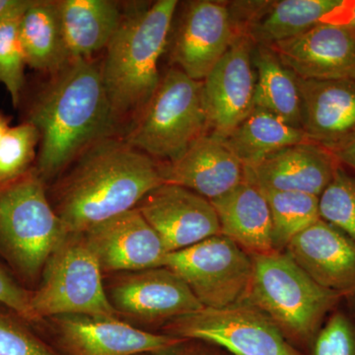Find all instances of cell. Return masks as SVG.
Listing matches in <instances>:
<instances>
[{"instance_id":"1","label":"cell","mask_w":355,"mask_h":355,"mask_svg":"<svg viewBox=\"0 0 355 355\" xmlns=\"http://www.w3.org/2000/svg\"><path fill=\"white\" fill-rule=\"evenodd\" d=\"M28 121L40 132L41 149L35 169L46 183L118 130L101 67L91 60H71L51 76L33 104Z\"/></svg>"},{"instance_id":"2","label":"cell","mask_w":355,"mask_h":355,"mask_svg":"<svg viewBox=\"0 0 355 355\" xmlns=\"http://www.w3.org/2000/svg\"><path fill=\"white\" fill-rule=\"evenodd\" d=\"M74 162L55 189L53 207L69 233L83 234L135 209L165 184L161 164L118 137L97 142Z\"/></svg>"},{"instance_id":"3","label":"cell","mask_w":355,"mask_h":355,"mask_svg":"<svg viewBox=\"0 0 355 355\" xmlns=\"http://www.w3.org/2000/svg\"><path fill=\"white\" fill-rule=\"evenodd\" d=\"M177 6V0H158L123 14L101 67L116 128L125 121L132 125L157 90L158 62Z\"/></svg>"},{"instance_id":"4","label":"cell","mask_w":355,"mask_h":355,"mask_svg":"<svg viewBox=\"0 0 355 355\" xmlns=\"http://www.w3.org/2000/svg\"><path fill=\"white\" fill-rule=\"evenodd\" d=\"M251 257L253 275L245 302L265 313L306 354L343 295L318 284L284 251Z\"/></svg>"},{"instance_id":"5","label":"cell","mask_w":355,"mask_h":355,"mask_svg":"<svg viewBox=\"0 0 355 355\" xmlns=\"http://www.w3.org/2000/svg\"><path fill=\"white\" fill-rule=\"evenodd\" d=\"M69 232L46 197L36 169L0 186V257L30 291Z\"/></svg>"},{"instance_id":"6","label":"cell","mask_w":355,"mask_h":355,"mask_svg":"<svg viewBox=\"0 0 355 355\" xmlns=\"http://www.w3.org/2000/svg\"><path fill=\"white\" fill-rule=\"evenodd\" d=\"M209 130L202 81L173 67L123 140L150 157L172 162Z\"/></svg>"},{"instance_id":"7","label":"cell","mask_w":355,"mask_h":355,"mask_svg":"<svg viewBox=\"0 0 355 355\" xmlns=\"http://www.w3.org/2000/svg\"><path fill=\"white\" fill-rule=\"evenodd\" d=\"M103 275L85 236L69 233L46 261L38 286L32 291L36 326L64 315L120 318L110 302Z\"/></svg>"},{"instance_id":"8","label":"cell","mask_w":355,"mask_h":355,"mask_svg":"<svg viewBox=\"0 0 355 355\" xmlns=\"http://www.w3.org/2000/svg\"><path fill=\"white\" fill-rule=\"evenodd\" d=\"M159 333L209 343L228 355H306L258 308L241 303L177 318Z\"/></svg>"},{"instance_id":"9","label":"cell","mask_w":355,"mask_h":355,"mask_svg":"<svg viewBox=\"0 0 355 355\" xmlns=\"http://www.w3.org/2000/svg\"><path fill=\"white\" fill-rule=\"evenodd\" d=\"M162 268L176 273L211 309L245 303L253 275L252 257L221 234L168 253Z\"/></svg>"},{"instance_id":"10","label":"cell","mask_w":355,"mask_h":355,"mask_svg":"<svg viewBox=\"0 0 355 355\" xmlns=\"http://www.w3.org/2000/svg\"><path fill=\"white\" fill-rule=\"evenodd\" d=\"M34 329L58 355L159 354L186 340L142 330L120 318L64 315L44 320Z\"/></svg>"},{"instance_id":"11","label":"cell","mask_w":355,"mask_h":355,"mask_svg":"<svg viewBox=\"0 0 355 355\" xmlns=\"http://www.w3.org/2000/svg\"><path fill=\"white\" fill-rule=\"evenodd\" d=\"M104 284L119 317L142 330L160 331L203 308L186 282L166 268L111 273Z\"/></svg>"},{"instance_id":"12","label":"cell","mask_w":355,"mask_h":355,"mask_svg":"<svg viewBox=\"0 0 355 355\" xmlns=\"http://www.w3.org/2000/svg\"><path fill=\"white\" fill-rule=\"evenodd\" d=\"M254 44L248 35L238 36L202 81L210 130L224 139L254 109Z\"/></svg>"},{"instance_id":"13","label":"cell","mask_w":355,"mask_h":355,"mask_svg":"<svg viewBox=\"0 0 355 355\" xmlns=\"http://www.w3.org/2000/svg\"><path fill=\"white\" fill-rule=\"evenodd\" d=\"M137 209L157 233L168 253L220 235V224L211 202L179 184H161L146 196Z\"/></svg>"},{"instance_id":"14","label":"cell","mask_w":355,"mask_h":355,"mask_svg":"<svg viewBox=\"0 0 355 355\" xmlns=\"http://www.w3.org/2000/svg\"><path fill=\"white\" fill-rule=\"evenodd\" d=\"M240 35L228 3L191 1L177 31L172 62L190 78L203 81Z\"/></svg>"},{"instance_id":"15","label":"cell","mask_w":355,"mask_h":355,"mask_svg":"<svg viewBox=\"0 0 355 355\" xmlns=\"http://www.w3.org/2000/svg\"><path fill=\"white\" fill-rule=\"evenodd\" d=\"M268 48L299 78L355 81V34L338 23L324 21Z\"/></svg>"},{"instance_id":"16","label":"cell","mask_w":355,"mask_h":355,"mask_svg":"<svg viewBox=\"0 0 355 355\" xmlns=\"http://www.w3.org/2000/svg\"><path fill=\"white\" fill-rule=\"evenodd\" d=\"M103 273L162 268L168 252L137 207L98 224L85 233Z\"/></svg>"},{"instance_id":"17","label":"cell","mask_w":355,"mask_h":355,"mask_svg":"<svg viewBox=\"0 0 355 355\" xmlns=\"http://www.w3.org/2000/svg\"><path fill=\"white\" fill-rule=\"evenodd\" d=\"M284 252L318 284L355 299V241L340 229L319 219Z\"/></svg>"},{"instance_id":"18","label":"cell","mask_w":355,"mask_h":355,"mask_svg":"<svg viewBox=\"0 0 355 355\" xmlns=\"http://www.w3.org/2000/svg\"><path fill=\"white\" fill-rule=\"evenodd\" d=\"M165 183L179 184L212 200L244 179V166L224 137L210 132L196 140L172 162L161 164Z\"/></svg>"},{"instance_id":"19","label":"cell","mask_w":355,"mask_h":355,"mask_svg":"<svg viewBox=\"0 0 355 355\" xmlns=\"http://www.w3.org/2000/svg\"><path fill=\"white\" fill-rule=\"evenodd\" d=\"M329 149L307 141L282 149L259 164L244 167V179L261 190L320 196L340 166Z\"/></svg>"},{"instance_id":"20","label":"cell","mask_w":355,"mask_h":355,"mask_svg":"<svg viewBox=\"0 0 355 355\" xmlns=\"http://www.w3.org/2000/svg\"><path fill=\"white\" fill-rule=\"evenodd\" d=\"M302 130L324 148L340 146L355 135V81L299 78Z\"/></svg>"},{"instance_id":"21","label":"cell","mask_w":355,"mask_h":355,"mask_svg":"<svg viewBox=\"0 0 355 355\" xmlns=\"http://www.w3.org/2000/svg\"><path fill=\"white\" fill-rule=\"evenodd\" d=\"M210 202L218 216L221 235L250 256L275 251L272 214L260 189L244 181Z\"/></svg>"},{"instance_id":"22","label":"cell","mask_w":355,"mask_h":355,"mask_svg":"<svg viewBox=\"0 0 355 355\" xmlns=\"http://www.w3.org/2000/svg\"><path fill=\"white\" fill-rule=\"evenodd\" d=\"M58 4L71 60H90L106 49L123 18L118 4L110 0H62Z\"/></svg>"},{"instance_id":"23","label":"cell","mask_w":355,"mask_h":355,"mask_svg":"<svg viewBox=\"0 0 355 355\" xmlns=\"http://www.w3.org/2000/svg\"><path fill=\"white\" fill-rule=\"evenodd\" d=\"M19 36L26 64L32 69L53 76L71 62L58 1L33 0L21 16Z\"/></svg>"},{"instance_id":"24","label":"cell","mask_w":355,"mask_h":355,"mask_svg":"<svg viewBox=\"0 0 355 355\" xmlns=\"http://www.w3.org/2000/svg\"><path fill=\"white\" fill-rule=\"evenodd\" d=\"M254 108L277 116L292 127L302 130V97L299 77L280 62L272 49L256 44Z\"/></svg>"},{"instance_id":"25","label":"cell","mask_w":355,"mask_h":355,"mask_svg":"<svg viewBox=\"0 0 355 355\" xmlns=\"http://www.w3.org/2000/svg\"><path fill=\"white\" fill-rule=\"evenodd\" d=\"M345 0H282L270 1L265 14L248 32L254 44L272 46L304 34L327 21Z\"/></svg>"},{"instance_id":"26","label":"cell","mask_w":355,"mask_h":355,"mask_svg":"<svg viewBox=\"0 0 355 355\" xmlns=\"http://www.w3.org/2000/svg\"><path fill=\"white\" fill-rule=\"evenodd\" d=\"M225 140L244 167L259 164L286 147L310 141L304 130L259 108H254Z\"/></svg>"},{"instance_id":"27","label":"cell","mask_w":355,"mask_h":355,"mask_svg":"<svg viewBox=\"0 0 355 355\" xmlns=\"http://www.w3.org/2000/svg\"><path fill=\"white\" fill-rule=\"evenodd\" d=\"M260 190L272 214L275 251L284 252L295 236L321 219L317 196L300 191Z\"/></svg>"},{"instance_id":"28","label":"cell","mask_w":355,"mask_h":355,"mask_svg":"<svg viewBox=\"0 0 355 355\" xmlns=\"http://www.w3.org/2000/svg\"><path fill=\"white\" fill-rule=\"evenodd\" d=\"M40 132L30 121L10 128L0 141V186L33 169Z\"/></svg>"},{"instance_id":"29","label":"cell","mask_w":355,"mask_h":355,"mask_svg":"<svg viewBox=\"0 0 355 355\" xmlns=\"http://www.w3.org/2000/svg\"><path fill=\"white\" fill-rule=\"evenodd\" d=\"M320 216L355 241V177L342 165L320 196Z\"/></svg>"},{"instance_id":"30","label":"cell","mask_w":355,"mask_h":355,"mask_svg":"<svg viewBox=\"0 0 355 355\" xmlns=\"http://www.w3.org/2000/svg\"><path fill=\"white\" fill-rule=\"evenodd\" d=\"M22 16V15H21ZM21 16L0 20V83L17 107L25 84V55L21 44Z\"/></svg>"},{"instance_id":"31","label":"cell","mask_w":355,"mask_h":355,"mask_svg":"<svg viewBox=\"0 0 355 355\" xmlns=\"http://www.w3.org/2000/svg\"><path fill=\"white\" fill-rule=\"evenodd\" d=\"M0 355L58 354L32 324L0 305Z\"/></svg>"},{"instance_id":"32","label":"cell","mask_w":355,"mask_h":355,"mask_svg":"<svg viewBox=\"0 0 355 355\" xmlns=\"http://www.w3.org/2000/svg\"><path fill=\"white\" fill-rule=\"evenodd\" d=\"M310 355H355V314L336 306L317 334Z\"/></svg>"},{"instance_id":"33","label":"cell","mask_w":355,"mask_h":355,"mask_svg":"<svg viewBox=\"0 0 355 355\" xmlns=\"http://www.w3.org/2000/svg\"><path fill=\"white\" fill-rule=\"evenodd\" d=\"M31 299L32 291L22 286L8 268L0 263V305L13 311L35 327L37 320L32 311Z\"/></svg>"},{"instance_id":"34","label":"cell","mask_w":355,"mask_h":355,"mask_svg":"<svg viewBox=\"0 0 355 355\" xmlns=\"http://www.w3.org/2000/svg\"><path fill=\"white\" fill-rule=\"evenodd\" d=\"M139 355H224L222 350L217 349L209 343L198 342V340H186L177 347L159 352V354H142Z\"/></svg>"},{"instance_id":"35","label":"cell","mask_w":355,"mask_h":355,"mask_svg":"<svg viewBox=\"0 0 355 355\" xmlns=\"http://www.w3.org/2000/svg\"><path fill=\"white\" fill-rule=\"evenodd\" d=\"M330 151L340 165L343 164L355 170V135Z\"/></svg>"},{"instance_id":"36","label":"cell","mask_w":355,"mask_h":355,"mask_svg":"<svg viewBox=\"0 0 355 355\" xmlns=\"http://www.w3.org/2000/svg\"><path fill=\"white\" fill-rule=\"evenodd\" d=\"M327 21L345 26L355 34V0L343 2V6Z\"/></svg>"},{"instance_id":"37","label":"cell","mask_w":355,"mask_h":355,"mask_svg":"<svg viewBox=\"0 0 355 355\" xmlns=\"http://www.w3.org/2000/svg\"><path fill=\"white\" fill-rule=\"evenodd\" d=\"M32 3L33 0H0V20L23 15Z\"/></svg>"},{"instance_id":"38","label":"cell","mask_w":355,"mask_h":355,"mask_svg":"<svg viewBox=\"0 0 355 355\" xmlns=\"http://www.w3.org/2000/svg\"><path fill=\"white\" fill-rule=\"evenodd\" d=\"M9 128V120L6 118L4 114L0 113V141L3 139L4 135L8 132Z\"/></svg>"},{"instance_id":"39","label":"cell","mask_w":355,"mask_h":355,"mask_svg":"<svg viewBox=\"0 0 355 355\" xmlns=\"http://www.w3.org/2000/svg\"><path fill=\"white\" fill-rule=\"evenodd\" d=\"M224 355H228V354H224Z\"/></svg>"}]
</instances>
